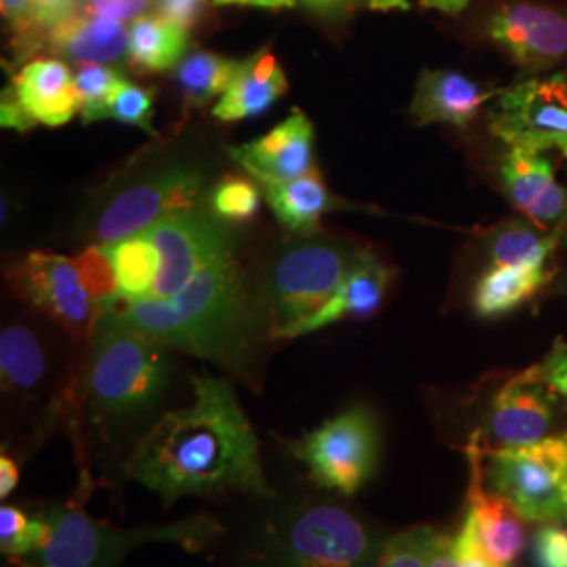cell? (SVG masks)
Segmentation results:
<instances>
[{
    "label": "cell",
    "mask_w": 567,
    "mask_h": 567,
    "mask_svg": "<svg viewBox=\"0 0 567 567\" xmlns=\"http://www.w3.org/2000/svg\"><path fill=\"white\" fill-rule=\"evenodd\" d=\"M194 402L152 426L124 463V473L171 505L182 496L248 492L271 496L259 440L231 383L200 372Z\"/></svg>",
    "instance_id": "6da1fadb"
},
{
    "label": "cell",
    "mask_w": 567,
    "mask_h": 567,
    "mask_svg": "<svg viewBox=\"0 0 567 567\" xmlns=\"http://www.w3.org/2000/svg\"><path fill=\"white\" fill-rule=\"evenodd\" d=\"M126 322L154 341L219 364H240L250 337V311L234 255L200 269L171 299H110ZM100 305V307H102Z\"/></svg>",
    "instance_id": "7a4b0ae2"
},
{
    "label": "cell",
    "mask_w": 567,
    "mask_h": 567,
    "mask_svg": "<svg viewBox=\"0 0 567 567\" xmlns=\"http://www.w3.org/2000/svg\"><path fill=\"white\" fill-rule=\"evenodd\" d=\"M91 332L89 393L95 412L128 419L150 410L168 381L166 347L105 305L97 307Z\"/></svg>",
    "instance_id": "3957f363"
},
{
    "label": "cell",
    "mask_w": 567,
    "mask_h": 567,
    "mask_svg": "<svg viewBox=\"0 0 567 567\" xmlns=\"http://www.w3.org/2000/svg\"><path fill=\"white\" fill-rule=\"evenodd\" d=\"M44 519L51 526L47 545L32 555L42 567H116L147 543H177L187 550L206 547L219 532L208 517H192L177 524L116 529L89 517L81 507H53Z\"/></svg>",
    "instance_id": "277c9868"
},
{
    "label": "cell",
    "mask_w": 567,
    "mask_h": 567,
    "mask_svg": "<svg viewBox=\"0 0 567 567\" xmlns=\"http://www.w3.org/2000/svg\"><path fill=\"white\" fill-rule=\"evenodd\" d=\"M487 487L526 522H566L567 431L526 446L487 452Z\"/></svg>",
    "instance_id": "5b68a950"
},
{
    "label": "cell",
    "mask_w": 567,
    "mask_h": 567,
    "mask_svg": "<svg viewBox=\"0 0 567 567\" xmlns=\"http://www.w3.org/2000/svg\"><path fill=\"white\" fill-rule=\"evenodd\" d=\"M292 454L316 484L353 496L377 468V419L365 405H351L292 444Z\"/></svg>",
    "instance_id": "8992f818"
},
{
    "label": "cell",
    "mask_w": 567,
    "mask_h": 567,
    "mask_svg": "<svg viewBox=\"0 0 567 567\" xmlns=\"http://www.w3.org/2000/svg\"><path fill=\"white\" fill-rule=\"evenodd\" d=\"M358 250L341 243H305L286 250L269 278L274 337L324 307L343 284Z\"/></svg>",
    "instance_id": "52a82bcc"
},
{
    "label": "cell",
    "mask_w": 567,
    "mask_h": 567,
    "mask_svg": "<svg viewBox=\"0 0 567 567\" xmlns=\"http://www.w3.org/2000/svg\"><path fill=\"white\" fill-rule=\"evenodd\" d=\"M489 131L507 147L557 152L567 161V74L527 76L501 91Z\"/></svg>",
    "instance_id": "ba28073f"
},
{
    "label": "cell",
    "mask_w": 567,
    "mask_h": 567,
    "mask_svg": "<svg viewBox=\"0 0 567 567\" xmlns=\"http://www.w3.org/2000/svg\"><path fill=\"white\" fill-rule=\"evenodd\" d=\"M203 198L204 177L198 171L187 166L163 168L126 185L103 206L95 221V240L112 244L140 236L173 215L198 210Z\"/></svg>",
    "instance_id": "9c48e42d"
},
{
    "label": "cell",
    "mask_w": 567,
    "mask_h": 567,
    "mask_svg": "<svg viewBox=\"0 0 567 567\" xmlns=\"http://www.w3.org/2000/svg\"><path fill=\"white\" fill-rule=\"evenodd\" d=\"M374 557L372 534L334 505L303 511L278 545V567H372Z\"/></svg>",
    "instance_id": "30bf717a"
},
{
    "label": "cell",
    "mask_w": 567,
    "mask_h": 567,
    "mask_svg": "<svg viewBox=\"0 0 567 567\" xmlns=\"http://www.w3.org/2000/svg\"><path fill=\"white\" fill-rule=\"evenodd\" d=\"M487 41L538 76L567 61V13L536 0H503L486 18Z\"/></svg>",
    "instance_id": "8fae6325"
},
{
    "label": "cell",
    "mask_w": 567,
    "mask_h": 567,
    "mask_svg": "<svg viewBox=\"0 0 567 567\" xmlns=\"http://www.w3.org/2000/svg\"><path fill=\"white\" fill-rule=\"evenodd\" d=\"M9 282L25 303L37 307L70 334L81 337L86 328H93L97 301L86 286L79 259L30 252L11 267Z\"/></svg>",
    "instance_id": "7c38bea8"
},
{
    "label": "cell",
    "mask_w": 567,
    "mask_h": 567,
    "mask_svg": "<svg viewBox=\"0 0 567 567\" xmlns=\"http://www.w3.org/2000/svg\"><path fill=\"white\" fill-rule=\"evenodd\" d=\"M143 234L158 255V274L150 295L156 299L179 295L200 269L231 252L221 225L200 210L173 215Z\"/></svg>",
    "instance_id": "4fadbf2b"
},
{
    "label": "cell",
    "mask_w": 567,
    "mask_h": 567,
    "mask_svg": "<svg viewBox=\"0 0 567 567\" xmlns=\"http://www.w3.org/2000/svg\"><path fill=\"white\" fill-rule=\"evenodd\" d=\"M559 421L557 393L538 379L532 365L494 393L487 405L486 435L498 447L526 446L555 435Z\"/></svg>",
    "instance_id": "5bb4252c"
},
{
    "label": "cell",
    "mask_w": 567,
    "mask_h": 567,
    "mask_svg": "<svg viewBox=\"0 0 567 567\" xmlns=\"http://www.w3.org/2000/svg\"><path fill=\"white\" fill-rule=\"evenodd\" d=\"M498 179L511 204L527 221L543 229L559 227L567 217V189L555 177L550 152L508 147L498 166Z\"/></svg>",
    "instance_id": "9a60e30c"
},
{
    "label": "cell",
    "mask_w": 567,
    "mask_h": 567,
    "mask_svg": "<svg viewBox=\"0 0 567 567\" xmlns=\"http://www.w3.org/2000/svg\"><path fill=\"white\" fill-rule=\"evenodd\" d=\"M229 154L257 182H292L313 168V126L295 110L261 140L229 147Z\"/></svg>",
    "instance_id": "2e32d148"
},
{
    "label": "cell",
    "mask_w": 567,
    "mask_h": 567,
    "mask_svg": "<svg viewBox=\"0 0 567 567\" xmlns=\"http://www.w3.org/2000/svg\"><path fill=\"white\" fill-rule=\"evenodd\" d=\"M391 280L393 269L389 265L383 264L372 250H358L343 284L330 301L313 316L305 318L303 322L284 328L276 337L297 339L341 320H365L381 309Z\"/></svg>",
    "instance_id": "e0dca14e"
},
{
    "label": "cell",
    "mask_w": 567,
    "mask_h": 567,
    "mask_svg": "<svg viewBox=\"0 0 567 567\" xmlns=\"http://www.w3.org/2000/svg\"><path fill=\"white\" fill-rule=\"evenodd\" d=\"M7 91L34 126H63L81 112L74 74L63 61L53 58L25 61Z\"/></svg>",
    "instance_id": "ac0fdd59"
},
{
    "label": "cell",
    "mask_w": 567,
    "mask_h": 567,
    "mask_svg": "<svg viewBox=\"0 0 567 567\" xmlns=\"http://www.w3.org/2000/svg\"><path fill=\"white\" fill-rule=\"evenodd\" d=\"M473 480L468 487V515L473 517L480 543L487 555L501 566H513L526 548L524 517L503 496L484 486L482 447L477 440L468 446Z\"/></svg>",
    "instance_id": "d6986e66"
},
{
    "label": "cell",
    "mask_w": 567,
    "mask_h": 567,
    "mask_svg": "<svg viewBox=\"0 0 567 567\" xmlns=\"http://www.w3.org/2000/svg\"><path fill=\"white\" fill-rule=\"evenodd\" d=\"M496 91L471 81L456 70H425L414 89L410 116L416 126L452 124L466 126L480 116Z\"/></svg>",
    "instance_id": "ffe728a7"
},
{
    "label": "cell",
    "mask_w": 567,
    "mask_h": 567,
    "mask_svg": "<svg viewBox=\"0 0 567 567\" xmlns=\"http://www.w3.org/2000/svg\"><path fill=\"white\" fill-rule=\"evenodd\" d=\"M288 82L278 58L261 49L240 61L236 79L213 107L219 121H244L267 112L286 93Z\"/></svg>",
    "instance_id": "44dd1931"
},
{
    "label": "cell",
    "mask_w": 567,
    "mask_h": 567,
    "mask_svg": "<svg viewBox=\"0 0 567 567\" xmlns=\"http://www.w3.org/2000/svg\"><path fill=\"white\" fill-rule=\"evenodd\" d=\"M131 30L121 21L79 13L49 32L44 49H51L74 63L110 65L128 53Z\"/></svg>",
    "instance_id": "7402d4cb"
},
{
    "label": "cell",
    "mask_w": 567,
    "mask_h": 567,
    "mask_svg": "<svg viewBox=\"0 0 567 567\" xmlns=\"http://www.w3.org/2000/svg\"><path fill=\"white\" fill-rule=\"evenodd\" d=\"M555 280V265H489L473 288V309L484 320L505 318Z\"/></svg>",
    "instance_id": "603a6c76"
},
{
    "label": "cell",
    "mask_w": 567,
    "mask_h": 567,
    "mask_svg": "<svg viewBox=\"0 0 567 567\" xmlns=\"http://www.w3.org/2000/svg\"><path fill=\"white\" fill-rule=\"evenodd\" d=\"M265 198L276 219L295 234H311L320 217L332 206L322 175L311 168L303 177L284 183H261Z\"/></svg>",
    "instance_id": "cb8c5ba5"
},
{
    "label": "cell",
    "mask_w": 567,
    "mask_h": 567,
    "mask_svg": "<svg viewBox=\"0 0 567 567\" xmlns=\"http://www.w3.org/2000/svg\"><path fill=\"white\" fill-rule=\"evenodd\" d=\"M128 30V60L140 72H164L177 65L189 47L187 30L158 16H143Z\"/></svg>",
    "instance_id": "d4e9b609"
},
{
    "label": "cell",
    "mask_w": 567,
    "mask_h": 567,
    "mask_svg": "<svg viewBox=\"0 0 567 567\" xmlns=\"http://www.w3.org/2000/svg\"><path fill=\"white\" fill-rule=\"evenodd\" d=\"M532 221H507L487 240L489 265H555V250L566 225L538 231Z\"/></svg>",
    "instance_id": "484cf974"
},
{
    "label": "cell",
    "mask_w": 567,
    "mask_h": 567,
    "mask_svg": "<svg viewBox=\"0 0 567 567\" xmlns=\"http://www.w3.org/2000/svg\"><path fill=\"white\" fill-rule=\"evenodd\" d=\"M47 370V355L39 337L28 326H7L0 334L2 389L11 393L32 391Z\"/></svg>",
    "instance_id": "4316f807"
},
{
    "label": "cell",
    "mask_w": 567,
    "mask_h": 567,
    "mask_svg": "<svg viewBox=\"0 0 567 567\" xmlns=\"http://www.w3.org/2000/svg\"><path fill=\"white\" fill-rule=\"evenodd\" d=\"M97 246H102L114 269L118 284V299L133 301L152 295L154 280L158 274V255L145 234Z\"/></svg>",
    "instance_id": "83f0119b"
},
{
    "label": "cell",
    "mask_w": 567,
    "mask_h": 567,
    "mask_svg": "<svg viewBox=\"0 0 567 567\" xmlns=\"http://www.w3.org/2000/svg\"><path fill=\"white\" fill-rule=\"evenodd\" d=\"M238 68V60H227L210 51H194L177 63L175 82L182 89L187 105L203 107L217 97H224L236 79Z\"/></svg>",
    "instance_id": "f1b7e54d"
},
{
    "label": "cell",
    "mask_w": 567,
    "mask_h": 567,
    "mask_svg": "<svg viewBox=\"0 0 567 567\" xmlns=\"http://www.w3.org/2000/svg\"><path fill=\"white\" fill-rule=\"evenodd\" d=\"M49 534L51 526L44 517L32 519L21 508L11 505L0 508V548L4 555H37L47 545Z\"/></svg>",
    "instance_id": "f546056e"
},
{
    "label": "cell",
    "mask_w": 567,
    "mask_h": 567,
    "mask_svg": "<svg viewBox=\"0 0 567 567\" xmlns=\"http://www.w3.org/2000/svg\"><path fill=\"white\" fill-rule=\"evenodd\" d=\"M124 81L116 70L102 63L81 65L74 74V84L81 102V116L84 122L102 121L103 110Z\"/></svg>",
    "instance_id": "4dcf8cb0"
},
{
    "label": "cell",
    "mask_w": 567,
    "mask_h": 567,
    "mask_svg": "<svg viewBox=\"0 0 567 567\" xmlns=\"http://www.w3.org/2000/svg\"><path fill=\"white\" fill-rule=\"evenodd\" d=\"M261 206V192L243 177H225L210 192V210L225 224L250 221Z\"/></svg>",
    "instance_id": "1f68e13d"
},
{
    "label": "cell",
    "mask_w": 567,
    "mask_h": 567,
    "mask_svg": "<svg viewBox=\"0 0 567 567\" xmlns=\"http://www.w3.org/2000/svg\"><path fill=\"white\" fill-rule=\"evenodd\" d=\"M122 122L137 126L150 135H156L154 131V91L143 89L133 82L122 81L121 86L114 91L110 102L103 110L102 121Z\"/></svg>",
    "instance_id": "d6a6232c"
},
{
    "label": "cell",
    "mask_w": 567,
    "mask_h": 567,
    "mask_svg": "<svg viewBox=\"0 0 567 567\" xmlns=\"http://www.w3.org/2000/svg\"><path fill=\"white\" fill-rule=\"evenodd\" d=\"M0 11L11 30L13 51L18 61L34 58L44 49L47 37L37 25L34 0H0Z\"/></svg>",
    "instance_id": "836d02e7"
},
{
    "label": "cell",
    "mask_w": 567,
    "mask_h": 567,
    "mask_svg": "<svg viewBox=\"0 0 567 567\" xmlns=\"http://www.w3.org/2000/svg\"><path fill=\"white\" fill-rule=\"evenodd\" d=\"M433 527H414L386 540L377 567H429Z\"/></svg>",
    "instance_id": "e575fe53"
},
{
    "label": "cell",
    "mask_w": 567,
    "mask_h": 567,
    "mask_svg": "<svg viewBox=\"0 0 567 567\" xmlns=\"http://www.w3.org/2000/svg\"><path fill=\"white\" fill-rule=\"evenodd\" d=\"M534 566L567 567V527L561 522L538 527L534 536Z\"/></svg>",
    "instance_id": "d590c367"
},
{
    "label": "cell",
    "mask_w": 567,
    "mask_h": 567,
    "mask_svg": "<svg viewBox=\"0 0 567 567\" xmlns=\"http://www.w3.org/2000/svg\"><path fill=\"white\" fill-rule=\"evenodd\" d=\"M454 557H456L458 567H507L494 561L484 550L480 543V536H477L475 522L468 513L465 515V522L461 526L458 536L454 538Z\"/></svg>",
    "instance_id": "8d00e7d4"
},
{
    "label": "cell",
    "mask_w": 567,
    "mask_h": 567,
    "mask_svg": "<svg viewBox=\"0 0 567 567\" xmlns=\"http://www.w3.org/2000/svg\"><path fill=\"white\" fill-rule=\"evenodd\" d=\"M538 379L567 400V341L557 339L540 364L534 365Z\"/></svg>",
    "instance_id": "74e56055"
},
{
    "label": "cell",
    "mask_w": 567,
    "mask_h": 567,
    "mask_svg": "<svg viewBox=\"0 0 567 567\" xmlns=\"http://www.w3.org/2000/svg\"><path fill=\"white\" fill-rule=\"evenodd\" d=\"M152 0H82V13L105 20L135 21L145 16Z\"/></svg>",
    "instance_id": "f35d334b"
},
{
    "label": "cell",
    "mask_w": 567,
    "mask_h": 567,
    "mask_svg": "<svg viewBox=\"0 0 567 567\" xmlns=\"http://www.w3.org/2000/svg\"><path fill=\"white\" fill-rule=\"evenodd\" d=\"M152 9L154 16L189 30L206 16V0H152Z\"/></svg>",
    "instance_id": "ab89813d"
},
{
    "label": "cell",
    "mask_w": 567,
    "mask_h": 567,
    "mask_svg": "<svg viewBox=\"0 0 567 567\" xmlns=\"http://www.w3.org/2000/svg\"><path fill=\"white\" fill-rule=\"evenodd\" d=\"M81 7L82 0H34L37 25L44 37H49L51 30L79 16Z\"/></svg>",
    "instance_id": "60d3db41"
},
{
    "label": "cell",
    "mask_w": 567,
    "mask_h": 567,
    "mask_svg": "<svg viewBox=\"0 0 567 567\" xmlns=\"http://www.w3.org/2000/svg\"><path fill=\"white\" fill-rule=\"evenodd\" d=\"M429 567H458L454 557V540L444 532L433 529L429 547Z\"/></svg>",
    "instance_id": "b9f144b4"
},
{
    "label": "cell",
    "mask_w": 567,
    "mask_h": 567,
    "mask_svg": "<svg viewBox=\"0 0 567 567\" xmlns=\"http://www.w3.org/2000/svg\"><path fill=\"white\" fill-rule=\"evenodd\" d=\"M364 0H311L309 11L324 16V18H343L355 7H360Z\"/></svg>",
    "instance_id": "7bdbcfd3"
},
{
    "label": "cell",
    "mask_w": 567,
    "mask_h": 567,
    "mask_svg": "<svg viewBox=\"0 0 567 567\" xmlns=\"http://www.w3.org/2000/svg\"><path fill=\"white\" fill-rule=\"evenodd\" d=\"M18 482H20V471L16 461L7 452H2L0 454V498H7L16 489Z\"/></svg>",
    "instance_id": "ee69618b"
},
{
    "label": "cell",
    "mask_w": 567,
    "mask_h": 567,
    "mask_svg": "<svg viewBox=\"0 0 567 567\" xmlns=\"http://www.w3.org/2000/svg\"><path fill=\"white\" fill-rule=\"evenodd\" d=\"M215 4H244V7H259V9H288L299 4V0H210Z\"/></svg>",
    "instance_id": "f6af8a7d"
},
{
    "label": "cell",
    "mask_w": 567,
    "mask_h": 567,
    "mask_svg": "<svg viewBox=\"0 0 567 567\" xmlns=\"http://www.w3.org/2000/svg\"><path fill=\"white\" fill-rule=\"evenodd\" d=\"M471 0H421V4L425 9H435V11H442L446 16H458L463 13L466 7H468Z\"/></svg>",
    "instance_id": "bcb514c9"
},
{
    "label": "cell",
    "mask_w": 567,
    "mask_h": 567,
    "mask_svg": "<svg viewBox=\"0 0 567 567\" xmlns=\"http://www.w3.org/2000/svg\"><path fill=\"white\" fill-rule=\"evenodd\" d=\"M412 0H368V7L374 11H391V9H400L405 11L410 9Z\"/></svg>",
    "instance_id": "7dc6e473"
},
{
    "label": "cell",
    "mask_w": 567,
    "mask_h": 567,
    "mask_svg": "<svg viewBox=\"0 0 567 567\" xmlns=\"http://www.w3.org/2000/svg\"><path fill=\"white\" fill-rule=\"evenodd\" d=\"M555 292H564V295H567V276L557 282V286H555Z\"/></svg>",
    "instance_id": "c3c4849f"
},
{
    "label": "cell",
    "mask_w": 567,
    "mask_h": 567,
    "mask_svg": "<svg viewBox=\"0 0 567 567\" xmlns=\"http://www.w3.org/2000/svg\"><path fill=\"white\" fill-rule=\"evenodd\" d=\"M564 503H566V522H567V480H566V494H564Z\"/></svg>",
    "instance_id": "681fc988"
},
{
    "label": "cell",
    "mask_w": 567,
    "mask_h": 567,
    "mask_svg": "<svg viewBox=\"0 0 567 567\" xmlns=\"http://www.w3.org/2000/svg\"><path fill=\"white\" fill-rule=\"evenodd\" d=\"M20 567H42V566H39V564H23V566H20Z\"/></svg>",
    "instance_id": "f907efd6"
},
{
    "label": "cell",
    "mask_w": 567,
    "mask_h": 567,
    "mask_svg": "<svg viewBox=\"0 0 567 567\" xmlns=\"http://www.w3.org/2000/svg\"><path fill=\"white\" fill-rule=\"evenodd\" d=\"M566 219H567V217H566Z\"/></svg>",
    "instance_id": "816d5d0a"
}]
</instances>
